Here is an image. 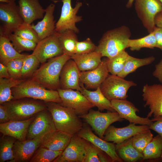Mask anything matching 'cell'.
Returning a JSON list of instances; mask_svg holds the SVG:
<instances>
[{
	"label": "cell",
	"instance_id": "1",
	"mask_svg": "<svg viewBox=\"0 0 162 162\" xmlns=\"http://www.w3.org/2000/svg\"><path fill=\"white\" fill-rule=\"evenodd\" d=\"M71 57L64 54L48 60L41 65L29 78L47 89L60 88V75L64 64Z\"/></svg>",
	"mask_w": 162,
	"mask_h": 162
},
{
	"label": "cell",
	"instance_id": "2",
	"mask_svg": "<svg viewBox=\"0 0 162 162\" xmlns=\"http://www.w3.org/2000/svg\"><path fill=\"white\" fill-rule=\"evenodd\" d=\"M131 34L129 28L125 26L109 30L100 39L96 51L102 57L112 58L128 48Z\"/></svg>",
	"mask_w": 162,
	"mask_h": 162
},
{
	"label": "cell",
	"instance_id": "3",
	"mask_svg": "<svg viewBox=\"0 0 162 162\" xmlns=\"http://www.w3.org/2000/svg\"><path fill=\"white\" fill-rule=\"evenodd\" d=\"M45 102L56 130L73 135L82 128L80 118L72 109L56 102Z\"/></svg>",
	"mask_w": 162,
	"mask_h": 162
},
{
	"label": "cell",
	"instance_id": "4",
	"mask_svg": "<svg viewBox=\"0 0 162 162\" xmlns=\"http://www.w3.org/2000/svg\"><path fill=\"white\" fill-rule=\"evenodd\" d=\"M13 100L29 98L45 102L61 104L62 101L57 90L47 89L38 82L28 79L11 89Z\"/></svg>",
	"mask_w": 162,
	"mask_h": 162
},
{
	"label": "cell",
	"instance_id": "5",
	"mask_svg": "<svg viewBox=\"0 0 162 162\" xmlns=\"http://www.w3.org/2000/svg\"><path fill=\"white\" fill-rule=\"evenodd\" d=\"M29 98L12 100L2 104L10 120L28 119L46 108L45 101Z\"/></svg>",
	"mask_w": 162,
	"mask_h": 162
},
{
	"label": "cell",
	"instance_id": "6",
	"mask_svg": "<svg viewBox=\"0 0 162 162\" xmlns=\"http://www.w3.org/2000/svg\"><path fill=\"white\" fill-rule=\"evenodd\" d=\"M16 0L0 4V35L8 37L24 22Z\"/></svg>",
	"mask_w": 162,
	"mask_h": 162
},
{
	"label": "cell",
	"instance_id": "7",
	"mask_svg": "<svg viewBox=\"0 0 162 162\" xmlns=\"http://www.w3.org/2000/svg\"><path fill=\"white\" fill-rule=\"evenodd\" d=\"M89 124L100 138L103 139L104 133L112 123L124 119L120 118L116 111L102 112L99 110L90 109L88 112L79 116Z\"/></svg>",
	"mask_w": 162,
	"mask_h": 162
},
{
	"label": "cell",
	"instance_id": "8",
	"mask_svg": "<svg viewBox=\"0 0 162 162\" xmlns=\"http://www.w3.org/2000/svg\"><path fill=\"white\" fill-rule=\"evenodd\" d=\"M137 84L132 81L113 75H109L100 86L104 95L110 101L115 99H125L127 92L131 87Z\"/></svg>",
	"mask_w": 162,
	"mask_h": 162
},
{
	"label": "cell",
	"instance_id": "9",
	"mask_svg": "<svg viewBox=\"0 0 162 162\" xmlns=\"http://www.w3.org/2000/svg\"><path fill=\"white\" fill-rule=\"evenodd\" d=\"M63 3L60 17L56 24L55 31L60 32L70 29L76 33L80 30L76 26V23L82 20V17L77 14L82 6L81 2H78L73 8L71 5V0H62Z\"/></svg>",
	"mask_w": 162,
	"mask_h": 162
},
{
	"label": "cell",
	"instance_id": "10",
	"mask_svg": "<svg viewBox=\"0 0 162 162\" xmlns=\"http://www.w3.org/2000/svg\"><path fill=\"white\" fill-rule=\"evenodd\" d=\"M135 8L138 16L149 33L156 26L155 18L161 10L162 5L158 0H135Z\"/></svg>",
	"mask_w": 162,
	"mask_h": 162
},
{
	"label": "cell",
	"instance_id": "11",
	"mask_svg": "<svg viewBox=\"0 0 162 162\" xmlns=\"http://www.w3.org/2000/svg\"><path fill=\"white\" fill-rule=\"evenodd\" d=\"M58 91L62 105L73 110L78 116L87 113L94 106L80 91L59 88Z\"/></svg>",
	"mask_w": 162,
	"mask_h": 162
},
{
	"label": "cell",
	"instance_id": "12",
	"mask_svg": "<svg viewBox=\"0 0 162 162\" xmlns=\"http://www.w3.org/2000/svg\"><path fill=\"white\" fill-rule=\"evenodd\" d=\"M32 54L41 64L50 58L63 54L58 32L55 31L52 34L40 40Z\"/></svg>",
	"mask_w": 162,
	"mask_h": 162
},
{
	"label": "cell",
	"instance_id": "13",
	"mask_svg": "<svg viewBox=\"0 0 162 162\" xmlns=\"http://www.w3.org/2000/svg\"><path fill=\"white\" fill-rule=\"evenodd\" d=\"M87 143L76 134L72 135L66 148L53 162H83Z\"/></svg>",
	"mask_w": 162,
	"mask_h": 162
},
{
	"label": "cell",
	"instance_id": "14",
	"mask_svg": "<svg viewBox=\"0 0 162 162\" xmlns=\"http://www.w3.org/2000/svg\"><path fill=\"white\" fill-rule=\"evenodd\" d=\"M142 92L144 106H148L150 110L147 117L162 116V84H146L143 86Z\"/></svg>",
	"mask_w": 162,
	"mask_h": 162
},
{
	"label": "cell",
	"instance_id": "15",
	"mask_svg": "<svg viewBox=\"0 0 162 162\" xmlns=\"http://www.w3.org/2000/svg\"><path fill=\"white\" fill-rule=\"evenodd\" d=\"M56 130L51 115L46 108L35 115L29 126L26 139L44 136Z\"/></svg>",
	"mask_w": 162,
	"mask_h": 162
},
{
	"label": "cell",
	"instance_id": "16",
	"mask_svg": "<svg viewBox=\"0 0 162 162\" xmlns=\"http://www.w3.org/2000/svg\"><path fill=\"white\" fill-rule=\"evenodd\" d=\"M113 108L119 114L120 118L128 121L130 123L150 126L153 122L149 118L137 116L139 110L130 102L125 99H115L111 101Z\"/></svg>",
	"mask_w": 162,
	"mask_h": 162
},
{
	"label": "cell",
	"instance_id": "17",
	"mask_svg": "<svg viewBox=\"0 0 162 162\" xmlns=\"http://www.w3.org/2000/svg\"><path fill=\"white\" fill-rule=\"evenodd\" d=\"M135 124L130 123L127 126L121 128L110 125L106 131L103 139L106 141L118 144L137 134L149 129L148 125Z\"/></svg>",
	"mask_w": 162,
	"mask_h": 162
},
{
	"label": "cell",
	"instance_id": "18",
	"mask_svg": "<svg viewBox=\"0 0 162 162\" xmlns=\"http://www.w3.org/2000/svg\"><path fill=\"white\" fill-rule=\"evenodd\" d=\"M44 136L16 141L13 148L14 159L10 162L29 161L40 146Z\"/></svg>",
	"mask_w": 162,
	"mask_h": 162
},
{
	"label": "cell",
	"instance_id": "19",
	"mask_svg": "<svg viewBox=\"0 0 162 162\" xmlns=\"http://www.w3.org/2000/svg\"><path fill=\"white\" fill-rule=\"evenodd\" d=\"M76 134L105 152L110 157L112 162H123L116 152V145L97 136L88 126L83 124L82 128Z\"/></svg>",
	"mask_w": 162,
	"mask_h": 162
},
{
	"label": "cell",
	"instance_id": "20",
	"mask_svg": "<svg viewBox=\"0 0 162 162\" xmlns=\"http://www.w3.org/2000/svg\"><path fill=\"white\" fill-rule=\"evenodd\" d=\"M81 71L71 58L64 65L60 75V88L72 89L80 91V79Z\"/></svg>",
	"mask_w": 162,
	"mask_h": 162
},
{
	"label": "cell",
	"instance_id": "21",
	"mask_svg": "<svg viewBox=\"0 0 162 162\" xmlns=\"http://www.w3.org/2000/svg\"><path fill=\"white\" fill-rule=\"evenodd\" d=\"M109 73L106 61L103 60L95 69L81 72L80 83L84 84L87 88L96 89L108 76Z\"/></svg>",
	"mask_w": 162,
	"mask_h": 162
},
{
	"label": "cell",
	"instance_id": "22",
	"mask_svg": "<svg viewBox=\"0 0 162 162\" xmlns=\"http://www.w3.org/2000/svg\"><path fill=\"white\" fill-rule=\"evenodd\" d=\"M35 116L26 120H10L0 124V132L3 135L14 138L22 141L26 139L29 126L34 119Z\"/></svg>",
	"mask_w": 162,
	"mask_h": 162
},
{
	"label": "cell",
	"instance_id": "23",
	"mask_svg": "<svg viewBox=\"0 0 162 162\" xmlns=\"http://www.w3.org/2000/svg\"><path fill=\"white\" fill-rule=\"evenodd\" d=\"M18 3L24 22L32 24L34 21L43 18L45 9L39 0H19Z\"/></svg>",
	"mask_w": 162,
	"mask_h": 162
},
{
	"label": "cell",
	"instance_id": "24",
	"mask_svg": "<svg viewBox=\"0 0 162 162\" xmlns=\"http://www.w3.org/2000/svg\"><path fill=\"white\" fill-rule=\"evenodd\" d=\"M55 8L54 4H50L45 9V14L42 20L35 25L31 24L40 40L52 34L56 31V23L53 15Z\"/></svg>",
	"mask_w": 162,
	"mask_h": 162
},
{
	"label": "cell",
	"instance_id": "25",
	"mask_svg": "<svg viewBox=\"0 0 162 162\" xmlns=\"http://www.w3.org/2000/svg\"><path fill=\"white\" fill-rule=\"evenodd\" d=\"M72 135L56 130L46 134L40 147L55 151H63L69 144Z\"/></svg>",
	"mask_w": 162,
	"mask_h": 162
},
{
	"label": "cell",
	"instance_id": "26",
	"mask_svg": "<svg viewBox=\"0 0 162 162\" xmlns=\"http://www.w3.org/2000/svg\"><path fill=\"white\" fill-rule=\"evenodd\" d=\"M80 85L81 88V92L98 110L102 111L106 110L111 112L116 111L112 107L111 101L102 93L100 86L95 91H91L86 88L83 84L80 83Z\"/></svg>",
	"mask_w": 162,
	"mask_h": 162
},
{
	"label": "cell",
	"instance_id": "27",
	"mask_svg": "<svg viewBox=\"0 0 162 162\" xmlns=\"http://www.w3.org/2000/svg\"><path fill=\"white\" fill-rule=\"evenodd\" d=\"M101 54L96 51L86 54H75L71 56L81 72L94 69L101 62Z\"/></svg>",
	"mask_w": 162,
	"mask_h": 162
},
{
	"label": "cell",
	"instance_id": "28",
	"mask_svg": "<svg viewBox=\"0 0 162 162\" xmlns=\"http://www.w3.org/2000/svg\"><path fill=\"white\" fill-rule=\"evenodd\" d=\"M116 152L120 158L125 162H135L143 159L142 153L133 146L132 137L116 145Z\"/></svg>",
	"mask_w": 162,
	"mask_h": 162
},
{
	"label": "cell",
	"instance_id": "29",
	"mask_svg": "<svg viewBox=\"0 0 162 162\" xmlns=\"http://www.w3.org/2000/svg\"><path fill=\"white\" fill-rule=\"evenodd\" d=\"M27 55L19 53L8 37L0 35V62L6 66L11 60L25 57Z\"/></svg>",
	"mask_w": 162,
	"mask_h": 162
},
{
	"label": "cell",
	"instance_id": "30",
	"mask_svg": "<svg viewBox=\"0 0 162 162\" xmlns=\"http://www.w3.org/2000/svg\"><path fill=\"white\" fill-rule=\"evenodd\" d=\"M58 32L59 41L63 54L71 57L75 53L76 45L78 41L76 33L70 29Z\"/></svg>",
	"mask_w": 162,
	"mask_h": 162
},
{
	"label": "cell",
	"instance_id": "31",
	"mask_svg": "<svg viewBox=\"0 0 162 162\" xmlns=\"http://www.w3.org/2000/svg\"><path fill=\"white\" fill-rule=\"evenodd\" d=\"M155 59L153 56L140 58L129 55L123 70L117 76L124 78L129 74L134 72L138 68L151 64L154 61Z\"/></svg>",
	"mask_w": 162,
	"mask_h": 162
},
{
	"label": "cell",
	"instance_id": "32",
	"mask_svg": "<svg viewBox=\"0 0 162 162\" xmlns=\"http://www.w3.org/2000/svg\"><path fill=\"white\" fill-rule=\"evenodd\" d=\"M25 80L16 79L10 78H0V104L13 100L11 89L19 84Z\"/></svg>",
	"mask_w": 162,
	"mask_h": 162
},
{
	"label": "cell",
	"instance_id": "33",
	"mask_svg": "<svg viewBox=\"0 0 162 162\" xmlns=\"http://www.w3.org/2000/svg\"><path fill=\"white\" fill-rule=\"evenodd\" d=\"M110 157L104 151L88 141L83 162H111Z\"/></svg>",
	"mask_w": 162,
	"mask_h": 162
},
{
	"label": "cell",
	"instance_id": "34",
	"mask_svg": "<svg viewBox=\"0 0 162 162\" xmlns=\"http://www.w3.org/2000/svg\"><path fill=\"white\" fill-rule=\"evenodd\" d=\"M162 137L159 134L153 137L144 149L143 160L153 159L161 157Z\"/></svg>",
	"mask_w": 162,
	"mask_h": 162
},
{
	"label": "cell",
	"instance_id": "35",
	"mask_svg": "<svg viewBox=\"0 0 162 162\" xmlns=\"http://www.w3.org/2000/svg\"><path fill=\"white\" fill-rule=\"evenodd\" d=\"M16 139L12 137L3 135L0 140V162L9 161L14 159L13 148Z\"/></svg>",
	"mask_w": 162,
	"mask_h": 162
},
{
	"label": "cell",
	"instance_id": "36",
	"mask_svg": "<svg viewBox=\"0 0 162 162\" xmlns=\"http://www.w3.org/2000/svg\"><path fill=\"white\" fill-rule=\"evenodd\" d=\"M156 47V40L153 32L142 38L131 39L128 43V48L131 51H139L144 48L154 49Z\"/></svg>",
	"mask_w": 162,
	"mask_h": 162
},
{
	"label": "cell",
	"instance_id": "37",
	"mask_svg": "<svg viewBox=\"0 0 162 162\" xmlns=\"http://www.w3.org/2000/svg\"><path fill=\"white\" fill-rule=\"evenodd\" d=\"M128 55L124 50L112 58H107L106 64L109 73L115 75L120 73L124 68Z\"/></svg>",
	"mask_w": 162,
	"mask_h": 162
},
{
	"label": "cell",
	"instance_id": "38",
	"mask_svg": "<svg viewBox=\"0 0 162 162\" xmlns=\"http://www.w3.org/2000/svg\"><path fill=\"white\" fill-rule=\"evenodd\" d=\"M40 62L32 54L27 55L25 58L22 68V78L29 79L38 68Z\"/></svg>",
	"mask_w": 162,
	"mask_h": 162
},
{
	"label": "cell",
	"instance_id": "39",
	"mask_svg": "<svg viewBox=\"0 0 162 162\" xmlns=\"http://www.w3.org/2000/svg\"><path fill=\"white\" fill-rule=\"evenodd\" d=\"M62 151H55L40 147L30 160V162H53Z\"/></svg>",
	"mask_w": 162,
	"mask_h": 162
},
{
	"label": "cell",
	"instance_id": "40",
	"mask_svg": "<svg viewBox=\"0 0 162 162\" xmlns=\"http://www.w3.org/2000/svg\"><path fill=\"white\" fill-rule=\"evenodd\" d=\"M8 38L15 49L19 53L24 51H33L37 43L34 41L20 37L14 33Z\"/></svg>",
	"mask_w": 162,
	"mask_h": 162
},
{
	"label": "cell",
	"instance_id": "41",
	"mask_svg": "<svg viewBox=\"0 0 162 162\" xmlns=\"http://www.w3.org/2000/svg\"><path fill=\"white\" fill-rule=\"evenodd\" d=\"M153 136L150 129L137 134L132 137L133 146L138 151L142 154L145 147Z\"/></svg>",
	"mask_w": 162,
	"mask_h": 162
},
{
	"label": "cell",
	"instance_id": "42",
	"mask_svg": "<svg viewBox=\"0 0 162 162\" xmlns=\"http://www.w3.org/2000/svg\"><path fill=\"white\" fill-rule=\"evenodd\" d=\"M14 34L22 38L38 43L40 40L31 24L23 22L14 31Z\"/></svg>",
	"mask_w": 162,
	"mask_h": 162
},
{
	"label": "cell",
	"instance_id": "43",
	"mask_svg": "<svg viewBox=\"0 0 162 162\" xmlns=\"http://www.w3.org/2000/svg\"><path fill=\"white\" fill-rule=\"evenodd\" d=\"M25 57L14 59L7 64L6 66L11 77L16 79H22V68Z\"/></svg>",
	"mask_w": 162,
	"mask_h": 162
},
{
	"label": "cell",
	"instance_id": "44",
	"mask_svg": "<svg viewBox=\"0 0 162 162\" xmlns=\"http://www.w3.org/2000/svg\"><path fill=\"white\" fill-rule=\"evenodd\" d=\"M97 47V46L88 38L83 41L77 42L75 54H84L91 53L95 51Z\"/></svg>",
	"mask_w": 162,
	"mask_h": 162
},
{
	"label": "cell",
	"instance_id": "45",
	"mask_svg": "<svg viewBox=\"0 0 162 162\" xmlns=\"http://www.w3.org/2000/svg\"><path fill=\"white\" fill-rule=\"evenodd\" d=\"M151 120L153 122L149 126V129L154 131L162 137V116L153 118Z\"/></svg>",
	"mask_w": 162,
	"mask_h": 162
},
{
	"label": "cell",
	"instance_id": "46",
	"mask_svg": "<svg viewBox=\"0 0 162 162\" xmlns=\"http://www.w3.org/2000/svg\"><path fill=\"white\" fill-rule=\"evenodd\" d=\"M153 32L156 40V47L162 51V28L156 26Z\"/></svg>",
	"mask_w": 162,
	"mask_h": 162
},
{
	"label": "cell",
	"instance_id": "47",
	"mask_svg": "<svg viewBox=\"0 0 162 162\" xmlns=\"http://www.w3.org/2000/svg\"><path fill=\"white\" fill-rule=\"evenodd\" d=\"M153 76L162 83V59L155 66V69L153 72Z\"/></svg>",
	"mask_w": 162,
	"mask_h": 162
},
{
	"label": "cell",
	"instance_id": "48",
	"mask_svg": "<svg viewBox=\"0 0 162 162\" xmlns=\"http://www.w3.org/2000/svg\"><path fill=\"white\" fill-rule=\"evenodd\" d=\"M7 111L4 106L0 105V123H2L10 121Z\"/></svg>",
	"mask_w": 162,
	"mask_h": 162
},
{
	"label": "cell",
	"instance_id": "49",
	"mask_svg": "<svg viewBox=\"0 0 162 162\" xmlns=\"http://www.w3.org/2000/svg\"><path fill=\"white\" fill-rule=\"evenodd\" d=\"M11 78L7 67L0 63V78Z\"/></svg>",
	"mask_w": 162,
	"mask_h": 162
},
{
	"label": "cell",
	"instance_id": "50",
	"mask_svg": "<svg viewBox=\"0 0 162 162\" xmlns=\"http://www.w3.org/2000/svg\"><path fill=\"white\" fill-rule=\"evenodd\" d=\"M154 22L156 26L162 28V15L159 13L156 15Z\"/></svg>",
	"mask_w": 162,
	"mask_h": 162
},
{
	"label": "cell",
	"instance_id": "51",
	"mask_svg": "<svg viewBox=\"0 0 162 162\" xmlns=\"http://www.w3.org/2000/svg\"><path fill=\"white\" fill-rule=\"evenodd\" d=\"M135 0H128L126 5V8H131L132 7L133 3Z\"/></svg>",
	"mask_w": 162,
	"mask_h": 162
},
{
	"label": "cell",
	"instance_id": "52",
	"mask_svg": "<svg viewBox=\"0 0 162 162\" xmlns=\"http://www.w3.org/2000/svg\"><path fill=\"white\" fill-rule=\"evenodd\" d=\"M9 1V0H0V2L2 3H8Z\"/></svg>",
	"mask_w": 162,
	"mask_h": 162
},
{
	"label": "cell",
	"instance_id": "53",
	"mask_svg": "<svg viewBox=\"0 0 162 162\" xmlns=\"http://www.w3.org/2000/svg\"><path fill=\"white\" fill-rule=\"evenodd\" d=\"M161 3L162 5V9L161 11L159 13L161 14L162 15V0H158Z\"/></svg>",
	"mask_w": 162,
	"mask_h": 162
},
{
	"label": "cell",
	"instance_id": "54",
	"mask_svg": "<svg viewBox=\"0 0 162 162\" xmlns=\"http://www.w3.org/2000/svg\"><path fill=\"white\" fill-rule=\"evenodd\" d=\"M160 157L162 158V153H161V155Z\"/></svg>",
	"mask_w": 162,
	"mask_h": 162
}]
</instances>
